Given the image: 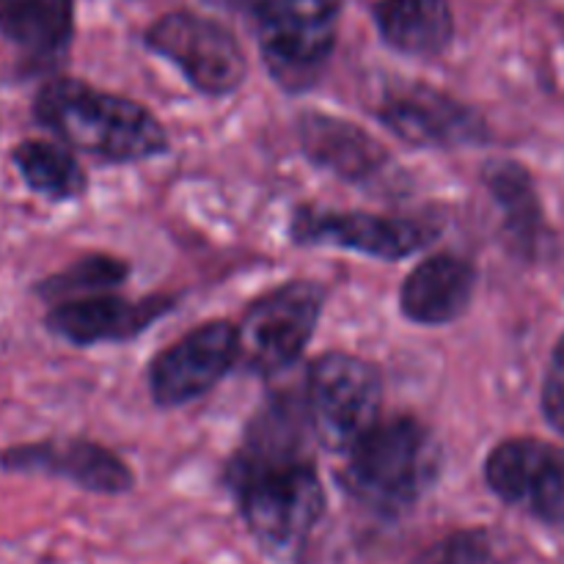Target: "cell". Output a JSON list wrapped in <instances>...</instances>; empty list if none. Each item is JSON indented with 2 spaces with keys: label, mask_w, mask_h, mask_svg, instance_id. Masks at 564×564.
I'll return each mask as SVG.
<instances>
[{
  "label": "cell",
  "mask_w": 564,
  "mask_h": 564,
  "mask_svg": "<svg viewBox=\"0 0 564 564\" xmlns=\"http://www.w3.org/2000/svg\"><path fill=\"white\" fill-rule=\"evenodd\" d=\"M372 14L383 42L411 58H435L455 39L449 0H378Z\"/></svg>",
  "instance_id": "17"
},
{
  "label": "cell",
  "mask_w": 564,
  "mask_h": 564,
  "mask_svg": "<svg viewBox=\"0 0 564 564\" xmlns=\"http://www.w3.org/2000/svg\"><path fill=\"white\" fill-rule=\"evenodd\" d=\"M297 141L314 165L352 185H367L391 165V154L364 127L339 116L306 110L297 116Z\"/></svg>",
  "instance_id": "15"
},
{
  "label": "cell",
  "mask_w": 564,
  "mask_h": 564,
  "mask_svg": "<svg viewBox=\"0 0 564 564\" xmlns=\"http://www.w3.org/2000/svg\"><path fill=\"white\" fill-rule=\"evenodd\" d=\"M0 468L14 474H44L69 479L88 494L119 496L132 490L135 474L108 446L88 438L33 441L0 452Z\"/></svg>",
  "instance_id": "12"
},
{
  "label": "cell",
  "mask_w": 564,
  "mask_h": 564,
  "mask_svg": "<svg viewBox=\"0 0 564 564\" xmlns=\"http://www.w3.org/2000/svg\"><path fill=\"white\" fill-rule=\"evenodd\" d=\"M33 116L66 149L102 163H141L160 158L171 147L169 132L152 110L75 77L44 83L33 99Z\"/></svg>",
  "instance_id": "1"
},
{
  "label": "cell",
  "mask_w": 564,
  "mask_h": 564,
  "mask_svg": "<svg viewBox=\"0 0 564 564\" xmlns=\"http://www.w3.org/2000/svg\"><path fill=\"white\" fill-rule=\"evenodd\" d=\"M312 438L314 433L306 405H303V394H292V391L273 394L248 424L242 446L226 466V485L259 471V468L312 460L308 455Z\"/></svg>",
  "instance_id": "14"
},
{
  "label": "cell",
  "mask_w": 564,
  "mask_h": 564,
  "mask_svg": "<svg viewBox=\"0 0 564 564\" xmlns=\"http://www.w3.org/2000/svg\"><path fill=\"white\" fill-rule=\"evenodd\" d=\"M174 306L176 301L169 295H149L138 301L119 295H94L55 303L50 306L44 325L50 334L75 347L119 345V341L141 336L158 319L174 312Z\"/></svg>",
  "instance_id": "13"
},
{
  "label": "cell",
  "mask_w": 564,
  "mask_h": 564,
  "mask_svg": "<svg viewBox=\"0 0 564 564\" xmlns=\"http://www.w3.org/2000/svg\"><path fill=\"white\" fill-rule=\"evenodd\" d=\"M207 3H215V6H224V9H231V6L242 3V0H207Z\"/></svg>",
  "instance_id": "24"
},
{
  "label": "cell",
  "mask_w": 564,
  "mask_h": 564,
  "mask_svg": "<svg viewBox=\"0 0 564 564\" xmlns=\"http://www.w3.org/2000/svg\"><path fill=\"white\" fill-rule=\"evenodd\" d=\"M543 413L551 427L564 435V334L551 352L543 380Z\"/></svg>",
  "instance_id": "23"
},
{
  "label": "cell",
  "mask_w": 564,
  "mask_h": 564,
  "mask_svg": "<svg viewBox=\"0 0 564 564\" xmlns=\"http://www.w3.org/2000/svg\"><path fill=\"white\" fill-rule=\"evenodd\" d=\"M0 33L31 58H58L75 33V0H0Z\"/></svg>",
  "instance_id": "19"
},
{
  "label": "cell",
  "mask_w": 564,
  "mask_h": 564,
  "mask_svg": "<svg viewBox=\"0 0 564 564\" xmlns=\"http://www.w3.org/2000/svg\"><path fill=\"white\" fill-rule=\"evenodd\" d=\"M273 80L286 91L317 83L334 53L345 0H242Z\"/></svg>",
  "instance_id": "4"
},
{
  "label": "cell",
  "mask_w": 564,
  "mask_h": 564,
  "mask_svg": "<svg viewBox=\"0 0 564 564\" xmlns=\"http://www.w3.org/2000/svg\"><path fill=\"white\" fill-rule=\"evenodd\" d=\"M482 180L499 204L505 235L521 257H538L545 237L543 207L532 174L516 160H494L482 169Z\"/></svg>",
  "instance_id": "18"
},
{
  "label": "cell",
  "mask_w": 564,
  "mask_h": 564,
  "mask_svg": "<svg viewBox=\"0 0 564 564\" xmlns=\"http://www.w3.org/2000/svg\"><path fill=\"white\" fill-rule=\"evenodd\" d=\"M419 564H499L496 543L482 529H463L430 545Z\"/></svg>",
  "instance_id": "22"
},
{
  "label": "cell",
  "mask_w": 564,
  "mask_h": 564,
  "mask_svg": "<svg viewBox=\"0 0 564 564\" xmlns=\"http://www.w3.org/2000/svg\"><path fill=\"white\" fill-rule=\"evenodd\" d=\"M312 433L325 449L345 455L380 422L383 378L375 364L350 352H325L308 364L303 389Z\"/></svg>",
  "instance_id": "5"
},
{
  "label": "cell",
  "mask_w": 564,
  "mask_h": 564,
  "mask_svg": "<svg viewBox=\"0 0 564 564\" xmlns=\"http://www.w3.org/2000/svg\"><path fill=\"white\" fill-rule=\"evenodd\" d=\"M237 364V325L209 319L163 347L147 367L149 391L160 408H182L207 397Z\"/></svg>",
  "instance_id": "9"
},
{
  "label": "cell",
  "mask_w": 564,
  "mask_h": 564,
  "mask_svg": "<svg viewBox=\"0 0 564 564\" xmlns=\"http://www.w3.org/2000/svg\"><path fill=\"white\" fill-rule=\"evenodd\" d=\"M11 163L22 182L50 202H77L88 191L86 171L64 143L28 138L11 149Z\"/></svg>",
  "instance_id": "20"
},
{
  "label": "cell",
  "mask_w": 564,
  "mask_h": 564,
  "mask_svg": "<svg viewBox=\"0 0 564 564\" xmlns=\"http://www.w3.org/2000/svg\"><path fill=\"white\" fill-rule=\"evenodd\" d=\"M147 47L207 97H229L248 77V58L235 33L193 11L160 17L147 31Z\"/></svg>",
  "instance_id": "7"
},
{
  "label": "cell",
  "mask_w": 564,
  "mask_h": 564,
  "mask_svg": "<svg viewBox=\"0 0 564 564\" xmlns=\"http://www.w3.org/2000/svg\"><path fill=\"white\" fill-rule=\"evenodd\" d=\"M345 457V488L352 499L386 518L411 510L435 482L441 466L438 441L413 416L378 422Z\"/></svg>",
  "instance_id": "2"
},
{
  "label": "cell",
  "mask_w": 564,
  "mask_h": 564,
  "mask_svg": "<svg viewBox=\"0 0 564 564\" xmlns=\"http://www.w3.org/2000/svg\"><path fill=\"white\" fill-rule=\"evenodd\" d=\"M130 279V264L124 259L108 257V253H91V257L77 259L61 273L47 275L36 284V295L47 301L50 306L66 301H80V297L108 295Z\"/></svg>",
  "instance_id": "21"
},
{
  "label": "cell",
  "mask_w": 564,
  "mask_h": 564,
  "mask_svg": "<svg viewBox=\"0 0 564 564\" xmlns=\"http://www.w3.org/2000/svg\"><path fill=\"white\" fill-rule=\"evenodd\" d=\"M325 308L317 281H286L262 292L237 325V364L257 375H281L301 361Z\"/></svg>",
  "instance_id": "6"
},
{
  "label": "cell",
  "mask_w": 564,
  "mask_h": 564,
  "mask_svg": "<svg viewBox=\"0 0 564 564\" xmlns=\"http://www.w3.org/2000/svg\"><path fill=\"white\" fill-rule=\"evenodd\" d=\"M378 119L400 141L416 149H466L490 138L488 124L474 108L424 83L397 88L378 108Z\"/></svg>",
  "instance_id": "11"
},
{
  "label": "cell",
  "mask_w": 564,
  "mask_h": 564,
  "mask_svg": "<svg viewBox=\"0 0 564 564\" xmlns=\"http://www.w3.org/2000/svg\"><path fill=\"white\" fill-rule=\"evenodd\" d=\"M485 482L505 505L564 527V452L538 438H510L485 460Z\"/></svg>",
  "instance_id": "10"
},
{
  "label": "cell",
  "mask_w": 564,
  "mask_h": 564,
  "mask_svg": "<svg viewBox=\"0 0 564 564\" xmlns=\"http://www.w3.org/2000/svg\"><path fill=\"white\" fill-rule=\"evenodd\" d=\"M290 237L295 246L341 248L383 262H400L427 248L438 237V226L361 209L297 207L290 220Z\"/></svg>",
  "instance_id": "8"
},
{
  "label": "cell",
  "mask_w": 564,
  "mask_h": 564,
  "mask_svg": "<svg viewBox=\"0 0 564 564\" xmlns=\"http://www.w3.org/2000/svg\"><path fill=\"white\" fill-rule=\"evenodd\" d=\"M229 488L248 532L268 554H301L325 516V488L312 460L259 468Z\"/></svg>",
  "instance_id": "3"
},
{
  "label": "cell",
  "mask_w": 564,
  "mask_h": 564,
  "mask_svg": "<svg viewBox=\"0 0 564 564\" xmlns=\"http://www.w3.org/2000/svg\"><path fill=\"white\" fill-rule=\"evenodd\" d=\"M477 292V268L457 253L419 262L400 286V308L411 323L441 328L468 312Z\"/></svg>",
  "instance_id": "16"
}]
</instances>
